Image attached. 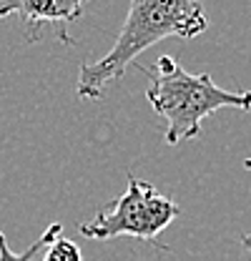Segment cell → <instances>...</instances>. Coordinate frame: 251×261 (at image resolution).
Returning a JSON list of instances; mask_svg holds the SVG:
<instances>
[{
  "label": "cell",
  "instance_id": "6da1fadb",
  "mask_svg": "<svg viewBox=\"0 0 251 261\" xmlns=\"http://www.w3.org/2000/svg\"><path fill=\"white\" fill-rule=\"evenodd\" d=\"M206 28L209 20L198 0H131L113 48L103 58L81 65L76 93L83 100H98L111 83L123 78L143 50L166 38L191 40Z\"/></svg>",
  "mask_w": 251,
  "mask_h": 261
},
{
  "label": "cell",
  "instance_id": "7a4b0ae2",
  "mask_svg": "<svg viewBox=\"0 0 251 261\" xmlns=\"http://www.w3.org/2000/svg\"><path fill=\"white\" fill-rule=\"evenodd\" d=\"M148 75L146 98L154 113L166 121L163 138L168 146L196 138L201 133V123L219 108L251 111V91H226L214 83L209 73L193 75L171 56H161Z\"/></svg>",
  "mask_w": 251,
  "mask_h": 261
},
{
  "label": "cell",
  "instance_id": "3957f363",
  "mask_svg": "<svg viewBox=\"0 0 251 261\" xmlns=\"http://www.w3.org/2000/svg\"><path fill=\"white\" fill-rule=\"evenodd\" d=\"M181 216V206L171 196L161 194L154 184L128 173L126 194L108 208L98 211L93 221L81 224L78 231L86 239L108 241L118 236H131L138 241L156 244V239Z\"/></svg>",
  "mask_w": 251,
  "mask_h": 261
},
{
  "label": "cell",
  "instance_id": "277c9868",
  "mask_svg": "<svg viewBox=\"0 0 251 261\" xmlns=\"http://www.w3.org/2000/svg\"><path fill=\"white\" fill-rule=\"evenodd\" d=\"M88 0H0V20L18 15L28 40L40 38L43 25H65L83 15Z\"/></svg>",
  "mask_w": 251,
  "mask_h": 261
},
{
  "label": "cell",
  "instance_id": "5b68a950",
  "mask_svg": "<svg viewBox=\"0 0 251 261\" xmlns=\"http://www.w3.org/2000/svg\"><path fill=\"white\" fill-rule=\"evenodd\" d=\"M58 236H63V224H51V226L43 231V236L40 239H35L33 241V246H28L26 251H13L10 246H8V239H5V233L0 231V261H33V256L38 254V251H43L51 241H56Z\"/></svg>",
  "mask_w": 251,
  "mask_h": 261
},
{
  "label": "cell",
  "instance_id": "8992f818",
  "mask_svg": "<svg viewBox=\"0 0 251 261\" xmlns=\"http://www.w3.org/2000/svg\"><path fill=\"white\" fill-rule=\"evenodd\" d=\"M43 261H83V254H81L78 244H73L65 236H58L56 241H51L45 246Z\"/></svg>",
  "mask_w": 251,
  "mask_h": 261
},
{
  "label": "cell",
  "instance_id": "52a82bcc",
  "mask_svg": "<svg viewBox=\"0 0 251 261\" xmlns=\"http://www.w3.org/2000/svg\"><path fill=\"white\" fill-rule=\"evenodd\" d=\"M241 246H244V251H246V261H251V233H244V236H241Z\"/></svg>",
  "mask_w": 251,
  "mask_h": 261
},
{
  "label": "cell",
  "instance_id": "ba28073f",
  "mask_svg": "<svg viewBox=\"0 0 251 261\" xmlns=\"http://www.w3.org/2000/svg\"><path fill=\"white\" fill-rule=\"evenodd\" d=\"M244 168H246V171H251V156H249V159H244Z\"/></svg>",
  "mask_w": 251,
  "mask_h": 261
}]
</instances>
